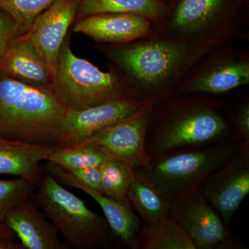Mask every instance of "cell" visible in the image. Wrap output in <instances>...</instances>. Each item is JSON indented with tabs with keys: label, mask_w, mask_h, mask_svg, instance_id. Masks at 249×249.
I'll return each instance as SVG.
<instances>
[{
	"label": "cell",
	"mask_w": 249,
	"mask_h": 249,
	"mask_svg": "<svg viewBox=\"0 0 249 249\" xmlns=\"http://www.w3.org/2000/svg\"><path fill=\"white\" fill-rule=\"evenodd\" d=\"M97 49L116 68L141 101L153 106L176 93L180 83L210 49L155 27L133 42L99 44Z\"/></svg>",
	"instance_id": "1"
},
{
	"label": "cell",
	"mask_w": 249,
	"mask_h": 249,
	"mask_svg": "<svg viewBox=\"0 0 249 249\" xmlns=\"http://www.w3.org/2000/svg\"><path fill=\"white\" fill-rule=\"evenodd\" d=\"M205 93L176 94L152 106L146 148L152 160L232 139L227 101Z\"/></svg>",
	"instance_id": "2"
},
{
	"label": "cell",
	"mask_w": 249,
	"mask_h": 249,
	"mask_svg": "<svg viewBox=\"0 0 249 249\" xmlns=\"http://www.w3.org/2000/svg\"><path fill=\"white\" fill-rule=\"evenodd\" d=\"M67 109L52 88L26 84L0 74V136L55 147Z\"/></svg>",
	"instance_id": "3"
},
{
	"label": "cell",
	"mask_w": 249,
	"mask_h": 249,
	"mask_svg": "<svg viewBox=\"0 0 249 249\" xmlns=\"http://www.w3.org/2000/svg\"><path fill=\"white\" fill-rule=\"evenodd\" d=\"M249 22V0H176L157 29L213 48L232 43Z\"/></svg>",
	"instance_id": "4"
},
{
	"label": "cell",
	"mask_w": 249,
	"mask_h": 249,
	"mask_svg": "<svg viewBox=\"0 0 249 249\" xmlns=\"http://www.w3.org/2000/svg\"><path fill=\"white\" fill-rule=\"evenodd\" d=\"M109 66V71H103L86 59L78 57L72 51L70 37L67 36L54 71L52 91L67 110L139 98L120 72Z\"/></svg>",
	"instance_id": "5"
},
{
	"label": "cell",
	"mask_w": 249,
	"mask_h": 249,
	"mask_svg": "<svg viewBox=\"0 0 249 249\" xmlns=\"http://www.w3.org/2000/svg\"><path fill=\"white\" fill-rule=\"evenodd\" d=\"M36 199L58 233L78 249L107 245V222L52 175L41 182Z\"/></svg>",
	"instance_id": "6"
},
{
	"label": "cell",
	"mask_w": 249,
	"mask_h": 249,
	"mask_svg": "<svg viewBox=\"0 0 249 249\" xmlns=\"http://www.w3.org/2000/svg\"><path fill=\"white\" fill-rule=\"evenodd\" d=\"M240 145L227 139L181 150L152 160L145 170L172 196L197 191L214 171L225 164Z\"/></svg>",
	"instance_id": "7"
},
{
	"label": "cell",
	"mask_w": 249,
	"mask_h": 249,
	"mask_svg": "<svg viewBox=\"0 0 249 249\" xmlns=\"http://www.w3.org/2000/svg\"><path fill=\"white\" fill-rule=\"evenodd\" d=\"M249 85V48L232 43L213 47L192 67L176 94L219 96Z\"/></svg>",
	"instance_id": "8"
},
{
	"label": "cell",
	"mask_w": 249,
	"mask_h": 249,
	"mask_svg": "<svg viewBox=\"0 0 249 249\" xmlns=\"http://www.w3.org/2000/svg\"><path fill=\"white\" fill-rule=\"evenodd\" d=\"M170 215L184 229L196 249H242L199 190L173 196Z\"/></svg>",
	"instance_id": "9"
},
{
	"label": "cell",
	"mask_w": 249,
	"mask_h": 249,
	"mask_svg": "<svg viewBox=\"0 0 249 249\" xmlns=\"http://www.w3.org/2000/svg\"><path fill=\"white\" fill-rule=\"evenodd\" d=\"M151 108L152 106H147L76 145L98 147L109 158L121 160L133 169H145L152 161L146 148L147 129Z\"/></svg>",
	"instance_id": "10"
},
{
	"label": "cell",
	"mask_w": 249,
	"mask_h": 249,
	"mask_svg": "<svg viewBox=\"0 0 249 249\" xmlns=\"http://www.w3.org/2000/svg\"><path fill=\"white\" fill-rule=\"evenodd\" d=\"M199 191L229 227L249 193V144L240 145L225 164L206 178Z\"/></svg>",
	"instance_id": "11"
},
{
	"label": "cell",
	"mask_w": 249,
	"mask_h": 249,
	"mask_svg": "<svg viewBox=\"0 0 249 249\" xmlns=\"http://www.w3.org/2000/svg\"><path fill=\"white\" fill-rule=\"evenodd\" d=\"M139 98L103 103L85 109L66 110L58 147L78 145L99 131L147 107Z\"/></svg>",
	"instance_id": "12"
},
{
	"label": "cell",
	"mask_w": 249,
	"mask_h": 249,
	"mask_svg": "<svg viewBox=\"0 0 249 249\" xmlns=\"http://www.w3.org/2000/svg\"><path fill=\"white\" fill-rule=\"evenodd\" d=\"M79 0H55L34 19L27 35L52 73L60 50L74 22Z\"/></svg>",
	"instance_id": "13"
},
{
	"label": "cell",
	"mask_w": 249,
	"mask_h": 249,
	"mask_svg": "<svg viewBox=\"0 0 249 249\" xmlns=\"http://www.w3.org/2000/svg\"><path fill=\"white\" fill-rule=\"evenodd\" d=\"M155 27L150 19L139 15L104 13L82 18L73 31L89 36L98 44L120 45L145 37Z\"/></svg>",
	"instance_id": "14"
},
{
	"label": "cell",
	"mask_w": 249,
	"mask_h": 249,
	"mask_svg": "<svg viewBox=\"0 0 249 249\" xmlns=\"http://www.w3.org/2000/svg\"><path fill=\"white\" fill-rule=\"evenodd\" d=\"M0 74L21 83L52 88L53 73L27 34L15 37L0 57Z\"/></svg>",
	"instance_id": "15"
},
{
	"label": "cell",
	"mask_w": 249,
	"mask_h": 249,
	"mask_svg": "<svg viewBox=\"0 0 249 249\" xmlns=\"http://www.w3.org/2000/svg\"><path fill=\"white\" fill-rule=\"evenodd\" d=\"M29 199L6 215L5 223L20 240L24 249H65L53 224Z\"/></svg>",
	"instance_id": "16"
},
{
	"label": "cell",
	"mask_w": 249,
	"mask_h": 249,
	"mask_svg": "<svg viewBox=\"0 0 249 249\" xmlns=\"http://www.w3.org/2000/svg\"><path fill=\"white\" fill-rule=\"evenodd\" d=\"M51 175L58 180H61L67 186L79 189L98 203L102 209L108 225L114 235L123 243L130 247L142 227V220L134 214L132 207L118 202L107 197L97 190L86 186L64 173L58 165L48 163Z\"/></svg>",
	"instance_id": "17"
},
{
	"label": "cell",
	"mask_w": 249,
	"mask_h": 249,
	"mask_svg": "<svg viewBox=\"0 0 249 249\" xmlns=\"http://www.w3.org/2000/svg\"><path fill=\"white\" fill-rule=\"evenodd\" d=\"M128 198L142 224H152L170 215L173 196L145 170H134Z\"/></svg>",
	"instance_id": "18"
},
{
	"label": "cell",
	"mask_w": 249,
	"mask_h": 249,
	"mask_svg": "<svg viewBox=\"0 0 249 249\" xmlns=\"http://www.w3.org/2000/svg\"><path fill=\"white\" fill-rule=\"evenodd\" d=\"M53 147L11 140L0 136V175H14L35 183L40 163Z\"/></svg>",
	"instance_id": "19"
},
{
	"label": "cell",
	"mask_w": 249,
	"mask_h": 249,
	"mask_svg": "<svg viewBox=\"0 0 249 249\" xmlns=\"http://www.w3.org/2000/svg\"><path fill=\"white\" fill-rule=\"evenodd\" d=\"M169 5L160 0H79L75 20L91 15L123 13L148 18L160 27L168 13Z\"/></svg>",
	"instance_id": "20"
},
{
	"label": "cell",
	"mask_w": 249,
	"mask_h": 249,
	"mask_svg": "<svg viewBox=\"0 0 249 249\" xmlns=\"http://www.w3.org/2000/svg\"><path fill=\"white\" fill-rule=\"evenodd\" d=\"M130 248L196 249L184 229L170 215L152 224L142 223Z\"/></svg>",
	"instance_id": "21"
},
{
	"label": "cell",
	"mask_w": 249,
	"mask_h": 249,
	"mask_svg": "<svg viewBox=\"0 0 249 249\" xmlns=\"http://www.w3.org/2000/svg\"><path fill=\"white\" fill-rule=\"evenodd\" d=\"M100 168V192L113 200L132 207L128 195L134 169L121 160L111 158H108Z\"/></svg>",
	"instance_id": "22"
},
{
	"label": "cell",
	"mask_w": 249,
	"mask_h": 249,
	"mask_svg": "<svg viewBox=\"0 0 249 249\" xmlns=\"http://www.w3.org/2000/svg\"><path fill=\"white\" fill-rule=\"evenodd\" d=\"M109 157L96 147L76 145L53 147L47 161L64 170H73L100 167Z\"/></svg>",
	"instance_id": "23"
},
{
	"label": "cell",
	"mask_w": 249,
	"mask_h": 249,
	"mask_svg": "<svg viewBox=\"0 0 249 249\" xmlns=\"http://www.w3.org/2000/svg\"><path fill=\"white\" fill-rule=\"evenodd\" d=\"M55 0H0V8L12 17L19 35L27 34L36 18Z\"/></svg>",
	"instance_id": "24"
},
{
	"label": "cell",
	"mask_w": 249,
	"mask_h": 249,
	"mask_svg": "<svg viewBox=\"0 0 249 249\" xmlns=\"http://www.w3.org/2000/svg\"><path fill=\"white\" fill-rule=\"evenodd\" d=\"M34 186L35 183L25 178L0 179V224L5 222L9 211L29 199Z\"/></svg>",
	"instance_id": "25"
},
{
	"label": "cell",
	"mask_w": 249,
	"mask_h": 249,
	"mask_svg": "<svg viewBox=\"0 0 249 249\" xmlns=\"http://www.w3.org/2000/svg\"><path fill=\"white\" fill-rule=\"evenodd\" d=\"M226 114L231 124L232 139L240 145L249 144V98L241 96L232 106L227 101Z\"/></svg>",
	"instance_id": "26"
},
{
	"label": "cell",
	"mask_w": 249,
	"mask_h": 249,
	"mask_svg": "<svg viewBox=\"0 0 249 249\" xmlns=\"http://www.w3.org/2000/svg\"><path fill=\"white\" fill-rule=\"evenodd\" d=\"M18 35L19 32L17 24L9 14L0 8V57L8 44Z\"/></svg>",
	"instance_id": "27"
},
{
	"label": "cell",
	"mask_w": 249,
	"mask_h": 249,
	"mask_svg": "<svg viewBox=\"0 0 249 249\" xmlns=\"http://www.w3.org/2000/svg\"><path fill=\"white\" fill-rule=\"evenodd\" d=\"M62 170L70 178H74L76 181L100 191L101 180V172L100 167H91V168L73 170L64 169Z\"/></svg>",
	"instance_id": "28"
},
{
	"label": "cell",
	"mask_w": 249,
	"mask_h": 249,
	"mask_svg": "<svg viewBox=\"0 0 249 249\" xmlns=\"http://www.w3.org/2000/svg\"><path fill=\"white\" fill-rule=\"evenodd\" d=\"M14 232L6 223L0 224V249H24L14 240Z\"/></svg>",
	"instance_id": "29"
},
{
	"label": "cell",
	"mask_w": 249,
	"mask_h": 249,
	"mask_svg": "<svg viewBox=\"0 0 249 249\" xmlns=\"http://www.w3.org/2000/svg\"><path fill=\"white\" fill-rule=\"evenodd\" d=\"M160 1H163L165 4L170 5L172 3H173L174 1H176V0H160Z\"/></svg>",
	"instance_id": "30"
}]
</instances>
